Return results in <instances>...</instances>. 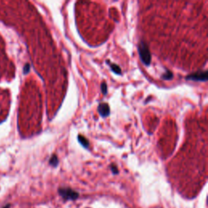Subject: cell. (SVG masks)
Wrapping results in <instances>:
<instances>
[{
	"label": "cell",
	"instance_id": "obj_7",
	"mask_svg": "<svg viewBox=\"0 0 208 208\" xmlns=\"http://www.w3.org/2000/svg\"><path fill=\"white\" fill-rule=\"evenodd\" d=\"M49 163H50V165H52L53 167H56L57 165H58L59 164V159H58V157L56 155H54L51 156V158H50V161H49Z\"/></svg>",
	"mask_w": 208,
	"mask_h": 208
},
{
	"label": "cell",
	"instance_id": "obj_6",
	"mask_svg": "<svg viewBox=\"0 0 208 208\" xmlns=\"http://www.w3.org/2000/svg\"><path fill=\"white\" fill-rule=\"evenodd\" d=\"M107 63L109 64V66H110V68H111V69L115 73H116V74H118V75H120V74H121V68H120L117 64H113V63H111V62H109V61H107Z\"/></svg>",
	"mask_w": 208,
	"mask_h": 208
},
{
	"label": "cell",
	"instance_id": "obj_10",
	"mask_svg": "<svg viewBox=\"0 0 208 208\" xmlns=\"http://www.w3.org/2000/svg\"><path fill=\"white\" fill-rule=\"evenodd\" d=\"M29 69H30V66H29V64H27L24 68V72H25V73H28L29 72Z\"/></svg>",
	"mask_w": 208,
	"mask_h": 208
},
{
	"label": "cell",
	"instance_id": "obj_5",
	"mask_svg": "<svg viewBox=\"0 0 208 208\" xmlns=\"http://www.w3.org/2000/svg\"><path fill=\"white\" fill-rule=\"evenodd\" d=\"M78 142H80V144L82 146L85 148H89V142L88 141V139L85 137L81 136V135H78L77 137Z\"/></svg>",
	"mask_w": 208,
	"mask_h": 208
},
{
	"label": "cell",
	"instance_id": "obj_1",
	"mask_svg": "<svg viewBox=\"0 0 208 208\" xmlns=\"http://www.w3.org/2000/svg\"><path fill=\"white\" fill-rule=\"evenodd\" d=\"M137 50H138L139 56L142 63L145 65L149 66L151 63V55H150V50L146 43L143 41H141L137 47Z\"/></svg>",
	"mask_w": 208,
	"mask_h": 208
},
{
	"label": "cell",
	"instance_id": "obj_2",
	"mask_svg": "<svg viewBox=\"0 0 208 208\" xmlns=\"http://www.w3.org/2000/svg\"><path fill=\"white\" fill-rule=\"evenodd\" d=\"M207 72H197L192 73L186 77V80H194V81H206L207 80Z\"/></svg>",
	"mask_w": 208,
	"mask_h": 208
},
{
	"label": "cell",
	"instance_id": "obj_11",
	"mask_svg": "<svg viewBox=\"0 0 208 208\" xmlns=\"http://www.w3.org/2000/svg\"><path fill=\"white\" fill-rule=\"evenodd\" d=\"M111 170H112V172H114V173H117L118 172V170H117V167L115 165H111Z\"/></svg>",
	"mask_w": 208,
	"mask_h": 208
},
{
	"label": "cell",
	"instance_id": "obj_9",
	"mask_svg": "<svg viewBox=\"0 0 208 208\" xmlns=\"http://www.w3.org/2000/svg\"><path fill=\"white\" fill-rule=\"evenodd\" d=\"M101 90L103 92V95H107V86L106 82H103L102 85H101Z\"/></svg>",
	"mask_w": 208,
	"mask_h": 208
},
{
	"label": "cell",
	"instance_id": "obj_3",
	"mask_svg": "<svg viewBox=\"0 0 208 208\" xmlns=\"http://www.w3.org/2000/svg\"><path fill=\"white\" fill-rule=\"evenodd\" d=\"M98 111L101 116H108L110 115V107L107 103H100L98 107Z\"/></svg>",
	"mask_w": 208,
	"mask_h": 208
},
{
	"label": "cell",
	"instance_id": "obj_4",
	"mask_svg": "<svg viewBox=\"0 0 208 208\" xmlns=\"http://www.w3.org/2000/svg\"><path fill=\"white\" fill-rule=\"evenodd\" d=\"M59 193L62 196L66 198H72L74 199L76 197H77L78 194L76 193L75 191H73L70 189H59Z\"/></svg>",
	"mask_w": 208,
	"mask_h": 208
},
{
	"label": "cell",
	"instance_id": "obj_8",
	"mask_svg": "<svg viewBox=\"0 0 208 208\" xmlns=\"http://www.w3.org/2000/svg\"><path fill=\"white\" fill-rule=\"evenodd\" d=\"M162 79H164V80H171V79H172V77H173V74H172V72H170V71H166V72L164 73V74H163L162 75Z\"/></svg>",
	"mask_w": 208,
	"mask_h": 208
}]
</instances>
